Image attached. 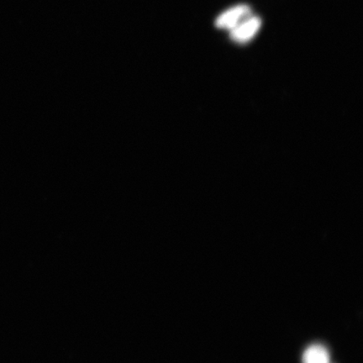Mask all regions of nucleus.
Masks as SVG:
<instances>
[{
	"label": "nucleus",
	"mask_w": 363,
	"mask_h": 363,
	"mask_svg": "<svg viewBox=\"0 0 363 363\" xmlns=\"http://www.w3.org/2000/svg\"><path fill=\"white\" fill-rule=\"evenodd\" d=\"M261 20L258 17H252L240 22L238 26L231 30L230 38L235 42L247 43L252 39L261 27Z\"/></svg>",
	"instance_id": "f03ea898"
},
{
	"label": "nucleus",
	"mask_w": 363,
	"mask_h": 363,
	"mask_svg": "<svg viewBox=\"0 0 363 363\" xmlns=\"http://www.w3.org/2000/svg\"><path fill=\"white\" fill-rule=\"evenodd\" d=\"M250 13L251 11L246 6L231 8L217 18L216 25L218 28L233 30L240 24V21L246 20Z\"/></svg>",
	"instance_id": "f257e3e1"
},
{
	"label": "nucleus",
	"mask_w": 363,
	"mask_h": 363,
	"mask_svg": "<svg viewBox=\"0 0 363 363\" xmlns=\"http://www.w3.org/2000/svg\"><path fill=\"white\" fill-rule=\"evenodd\" d=\"M303 363H330V353L322 345H312L303 353Z\"/></svg>",
	"instance_id": "7ed1b4c3"
}]
</instances>
